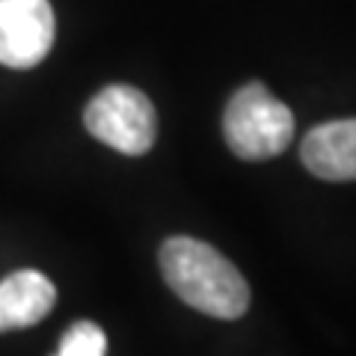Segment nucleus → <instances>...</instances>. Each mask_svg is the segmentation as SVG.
I'll return each instance as SVG.
<instances>
[{
  "instance_id": "f257e3e1",
  "label": "nucleus",
  "mask_w": 356,
  "mask_h": 356,
  "mask_svg": "<svg viewBox=\"0 0 356 356\" xmlns=\"http://www.w3.org/2000/svg\"><path fill=\"white\" fill-rule=\"evenodd\" d=\"M161 273L166 285L202 315L235 321L250 309V285L220 250L196 238H170L161 247Z\"/></svg>"
},
{
  "instance_id": "f03ea898",
  "label": "nucleus",
  "mask_w": 356,
  "mask_h": 356,
  "mask_svg": "<svg viewBox=\"0 0 356 356\" xmlns=\"http://www.w3.org/2000/svg\"><path fill=\"white\" fill-rule=\"evenodd\" d=\"M222 137L241 161H270L294 140V113L264 83L252 81L229 98Z\"/></svg>"
},
{
  "instance_id": "7ed1b4c3",
  "label": "nucleus",
  "mask_w": 356,
  "mask_h": 356,
  "mask_svg": "<svg viewBox=\"0 0 356 356\" xmlns=\"http://www.w3.org/2000/svg\"><path fill=\"white\" fill-rule=\"evenodd\" d=\"M83 125L98 143L122 154H146L158 140V113L146 92L128 83L104 86L83 110Z\"/></svg>"
},
{
  "instance_id": "20e7f679",
  "label": "nucleus",
  "mask_w": 356,
  "mask_h": 356,
  "mask_svg": "<svg viewBox=\"0 0 356 356\" xmlns=\"http://www.w3.org/2000/svg\"><path fill=\"white\" fill-rule=\"evenodd\" d=\"M57 21L48 0H0V63L33 69L54 48Z\"/></svg>"
},
{
  "instance_id": "39448f33",
  "label": "nucleus",
  "mask_w": 356,
  "mask_h": 356,
  "mask_svg": "<svg viewBox=\"0 0 356 356\" xmlns=\"http://www.w3.org/2000/svg\"><path fill=\"white\" fill-rule=\"evenodd\" d=\"M300 161L321 181H356V119L312 128L300 143Z\"/></svg>"
},
{
  "instance_id": "423d86ee",
  "label": "nucleus",
  "mask_w": 356,
  "mask_h": 356,
  "mask_svg": "<svg viewBox=\"0 0 356 356\" xmlns=\"http://www.w3.org/2000/svg\"><path fill=\"white\" fill-rule=\"evenodd\" d=\"M57 303V288L39 270H18L0 282V332L33 327Z\"/></svg>"
},
{
  "instance_id": "0eeeda50",
  "label": "nucleus",
  "mask_w": 356,
  "mask_h": 356,
  "mask_svg": "<svg viewBox=\"0 0 356 356\" xmlns=\"http://www.w3.org/2000/svg\"><path fill=\"white\" fill-rule=\"evenodd\" d=\"M107 353V336L104 330L92 321H77L65 330L60 341V350L54 356H104Z\"/></svg>"
}]
</instances>
